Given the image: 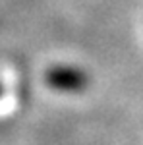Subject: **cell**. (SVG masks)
<instances>
[{"label": "cell", "instance_id": "obj_1", "mask_svg": "<svg viewBox=\"0 0 143 145\" xmlns=\"http://www.w3.org/2000/svg\"><path fill=\"white\" fill-rule=\"evenodd\" d=\"M50 83L64 91H77L83 87V78L74 72H56L50 76Z\"/></svg>", "mask_w": 143, "mask_h": 145}]
</instances>
